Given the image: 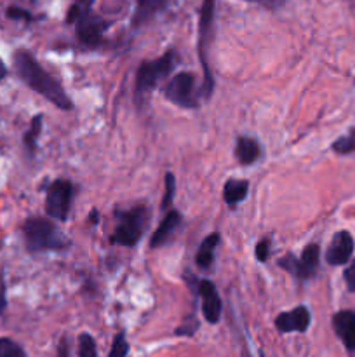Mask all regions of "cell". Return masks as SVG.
<instances>
[{"label":"cell","mask_w":355,"mask_h":357,"mask_svg":"<svg viewBox=\"0 0 355 357\" xmlns=\"http://www.w3.org/2000/svg\"><path fill=\"white\" fill-rule=\"evenodd\" d=\"M15 68L16 74L19 75V78H22L30 89L39 92V94L44 96L46 99H49V101L53 103V105H56L58 108H74V103L68 98L63 85H61L49 72L44 70L42 65H40L28 51H18V53L15 54Z\"/></svg>","instance_id":"1"},{"label":"cell","mask_w":355,"mask_h":357,"mask_svg":"<svg viewBox=\"0 0 355 357\" xmlns=\"http://www.w3.org/2000/svg\"><path fill=\"white\" fill-rule=\"evenodd\" d=\"M26 248L30 251H61L70 246V241L51 219L30 218L23 225Z\"/></svg>","instance_id":"2"},{"label":"cell","mask_w":355,"mask_h":357,"mask_svg":"<svg viewBox=\"0 0 355 357\" xmlns=\"http://www.w3.org/2000/svg\"><path fill=\"white\" fill-rule=\"evenodd\" d=\"M176 65V54L172 51L165 53L164 56L157 58V60L143 61L138 68L136 82H134V98L140 101L143 99L148 92L154 91L160 81H164L169 74L172 72Z\"/></svg>","instance_id":"3"},{"label":"cell","mask_w":355,"mask_h":357,"mask_svg":"<svg viewBox=\"0 0 355 357\" xmlns=\"http://www.w3.org/2000/svg\"><path fill=\"white\" fill-rule=\"evenodd\" d=\"M148 219H150V211L147 206H134L129 211H124L119 216V223H117L113 235L110 237V242L133 248L141 241Z\"/></svg>","instance_id":"4"},{"label":"cell","mask_w":355,"mask_h":357,"mask_svg":"<svg viewBox=\"0 0 355 357\" xmlns=\"http://www.w3.org/2000/svg\"><path fill=\"white\" fill-rule=\"evenodd\" d=\"M215 11L216 0H204L201 9V23H199V56H201L202 68H204V94L211 96L215 89V81H213L211 67H209L208 53L209 44L213 39V23H215Z\"/></svg>","instance_id":"5"},{"label":"cell","mask_w":355,"mask_h":357,"mask_svg":"<svg viewBox=\"0 0 355 357\" xmlns=\"http://www.w3.org/2000/svg\"><path fill=\"white\" fill-rule=\"evenodd\" d=\"M164 96L171 103L181 106V108H197V78H195V75L190 74V72H181V74L174 75V77L165 84Z\"/></svg>","instance_id":"6"},{"label":"cell","mask_w":355,"mask_h":357,"mask_svg":"<svg viewBox=\"0 0 355 357\" xmlns=\"http://www.w3.org/2000/svg\"><path fill=\"white\" fill-rule=\"evenodd\" d=\"M319 262H320V246L319 244H308L303 249L302 256L296 258L292 253L282 256L279 260V267L286 272L292 274L298 279L306 281L312 279L315 276V272L319 270Z\"/></svg>","instance_id":"7"},{"label":"cell","mask_w":355,"mask_h":357,"mask_svg":"<svg viewBox=\"0 0 355 357\" xmlns=\"http://www.w3.org/2000/svg\"><path fill=\"white\" fill-rule=\"evenodd\" d=\"M72 199H74V185L68 180H56L51 183L46 197V211L49 218L67 222L70 215Z\"/></svg>","instance_id":"8"},{"label":"cell","mask_w":355,"mask_h":357,"mask_svg":"<svg viewBox=\"0 0 355 357\" xmlns=\"http://www.w3.org/2000/svg\"><path fill=\"white\" fill-rule=\"evenodd\" d=\"M106 28H108V22L92 15L89 9H82L81 16L75 22V33H77L79 42L91 49L103 42V33Z\"/></svg>","instance_id":"9"},{"label":"cell","mask_w":355,"mask_h":357,"mask_svg":"<svg viewBox=\"0 0 355 357\" xmlns=\"http://www.w3.org/2000/svg\"><path fill=\"white\" fill-rule=\"evenodd\" d=\"M312 315L305 305H298L292 310L282 312L275 317V328L279 333H305L310 328Z\"/></svg>","instance_id":"10"},{"label":"cell","mask_w":355,"mask_h":357,"mask_svg":"<svg viewBox=\"0 0 355 357\" xmlns=\"http://www.w3.org/2000/svg\"><path fill=\"white\" fill-rule=\"evenodd\" d=\"M199 294L202 300V315L209 324H216L222 319L223 304L220 298L218 290H216L215 283L209 279H204L199 283Z\"/></svg>","instance_id":"11"},{"label":"cell","mask_w":355,"mask_h":357,"mask_svg":"<svg viewBox=\"0 0 355 357\" xmlns=\"http://www.w3.org/2000/svg\"><path fill=\"white\" fill-rule=\"evenodd\" d=\"M354 237H352L350 232H347V230H340V232L334 233L333 241H331L329 248H327L326 262L334 267L345 265V263L350 262L352 255H354Z\"/></svg>","instance_id":"12"},{"label":"cell","mask_w":355,"mask_h":357,"mask_svg":"<svg viewBox=\"0 0 355 357\" xmlns=\"http://www.w3.org/2000/svg\"><path fill=\"white\" fill-rule=\"evenodd\" d=\"M333 329L350 356L355 354V312L340 310L333 315Z\"/></svg>","instance_id":"13"},{"label":"cell","mask_w":355,"mask_h":357,"mask_svg":"<svg viewBox=\"0 0 355 357\" xmlns=\"http://www.w3.org/2000/svg\"><path fill=\"white\" fill-rule=\"evenodd\" d=\"M180 225H181V213L176 211V209H171V211L164 216L160 225L157 226L154 235H151L150 239L151 248H160V246H164L165 242L174 235V232L178 230V226Z\"/></svg>","instance_id":"14"},{"label":"cell","mask_w":355,"mask_h":357,"mask_svg":"<svg viewBox=\"0 0 355 357\" xmlns=\"http://www.w3.org/2000/svg\"><path fill=\"white\" fill-rule=\"evenodd\" d=\"M222 237L218 232L211 233L201 242V248H199L197 255H195V263H197L199 269L206 270L213 265V260H215V251L218 248Z\"/></svg>","instance_id":"15"},{"label":"cell","mask_w":355,"mask_h":357,"mask_svg":"<svg viewBox=\"0 0 355 357\" xmlns=\"http://www.w3.org/2000/svg\"><path fill=\"white\" fill-rule=\"evenodd\" d=\"M236 156L240 164L249 166V164L256 163V160L260 159V145H258L256 140L249 138V136H240V138L237 140Z\"/></svg>","instance_id":"16"},{"label":"cell","mask_w":355,"mask_h":357,"mask_svg":"<svg viewBox=\"0 0 355 357\" xmlns=\"http://www.w3.org/2000/svg\"><path fill=\"white\" fill-rule=\"evenodd\" d=\"M247 192H249V181L247 180H229L223 187V197H225V202L233 208L239 202H242L244 199L247 197Z\"/></svg>","instance_id":"17"},{"label":"cell","mask_w":355,"mask_h":357,"mask_svg":"<svg viewBox=\"0 0 355 357\" xmlns=\"http://www.w3.org/2000/svg\"><path fill=\"white\" fill-rule=\"evenodd\" d=\"M165 4H167V0H136L134 25H143V23H147L158 11H162Z\"/></svg>","instance_id":"18"},{"label":"cell","mask_w":355,"mask_h":357,"mask_svg":"<svg viewBox=\"0 0 355 357\" xmlns=\"http://www.w3.org/2000/svg\"><path fill=\"white\" fill-rule=\"evenodd\" d=\"M331 149L340 156H348V153L355 152V128H352L347 135L340 136L336 142L331 145Z\"/></svg>","instance_id":"19"},{"label":"cell","mask_w":355,"mask_h":357,"mask_svg":"<svg viewBox=\"0 0 355 357\" xmlns=\"http://www.w3.org/2000/svg\"><path fill=\"white\" fill-rule=\"evenodd\" d=\"M79 357H98L96 340L89 333H82L79 336Z\"/></svg>","instance_id":"20"},{"label":"cell","mask_w":355,"mask_h":357,"mask_svg":"<svg viewBox=\"0 0 355 357\" xmlns=\"http://www.w3.org/2000/svg\"><path fill=\"white\" fill-rule=\"evenodd\" d=\"M0 357H26V354L15 340L0 338Z\"/></svg>","instance_id":"21"},{"label":"cell","mask_w":355,"mask_h":357,"mask_svg":"<svg viewBox=\"0 0 355 357\" xmlns=\"http://www.w3.org/2000/svg\"><path fill=\"white\" fill-rule=\"evenodd\" d=\"M40 129H42V115H37V117H33L32 126H30L28 131L25 133V143H26V147L30 149V152H35L37 138H39V135H40Z\"/></svg>","instance_id":"22"},{"label":"cell","mask_w":355,"mask_h":357,"mask_svg":"<svg viewBox=\"0 0 355 357\" xmlns=\"http://www.w3.org/2000/svg\"><path fill=\"white\" fill-rule=\"evenodd\" d=\"M127 354H129V343H127L126 335L124 333H117L115 338H113L108 357H127Z\"/></svg>","instance_id":"23"},{"label":"cell","mask_w":355,"mask_h":357,"mask_svg":"<svg viewBox=\"0 0 355 357\" xmlns=\"http://www.w3.org/2000/svg\"><path fill=\"white\" fill-rule=\"evenodd\" d=\"M176 195V178L172 173L165 174V181H164V199H162V209H167L171 206L172 199Z\"/></svg>","instance_id":"24"},{"label":"cell","mask_w":355,"mask_h":357,"mask_svg":"<svg viewBox=\"0 0 355 357\" xmlns=\"http://www.w3.org/2000/svg\"><path fill=\"white\" fill-rule=\"evenodd\" d=\"M254 255H256L258 262L261 263L267 262L268 255H270V241H268V239H261V241L256 244V251H254Z\"/></svg>","instance_id":"25"},{"label":"cell","mask_w":355,"mask_h":357,"mask_svg":"<svg viewBox=\"0 0 355 357\" xmlns=\"http://www.w3.org/2000/svg\"><path fill=\"white\" fill-rule=\"evenodd\" d=\"M343 277H345V283H347L348 291H350V293H355V260H352L350 265L345 269Z\"/></svg>","instance_id":"26"},{"label":"cell","mask_w":355,"mask_h":357,"mask_svg":"<svg viewBox=\"0 0 355 357\" xmlns=\"http://www.w3.org/2000/svg\"><path fill=\"white\" fill-rule=\"evenodd\" d=\"M8 16L13 19H25V22H30L32 19V15L25 9H19V8H9L8 9Z\"/></svg>","instance_id":"27"},{"label":"cell","mask_w":355,"mask_h":357,"mask_svg":"<svg viewBox=\"0 0 355 357\" xmlns=\"http://www.w3.org/2000/svg\"><path fill=\"white\" fill-rule=\"evenodd\" d=\"M58 357H70V342H68L67 336H63L58 345Z\"/></svg>","instance_id":"28"},{"label":"cell","mask_w":355,"mask_h":357,"mask_svg":"<svg viewBox=\"0 0 355 357\" xmlns=\"http://www.w3.org/2000/svg\"><path fill=\"white\" fill-rule=\"evenodd\" d=\"M8 77V67H6V63L2 60H0V81H2V78H6Z\"/></svg>","instance_id":"29"},{"label":"cell","mask_w":355,"mask_h":357,"mask_svg":"<svg viewBox=\"0 0 355 357\" xmlns=\"http://www.w3.org/2000/svg\"><path fill=\"white\" fill-rule=\"evenodd\" d=\"M77 4L79 6H88V4H91V0H77Z\"/></svg>","instance_id":"30"},{"label":"cell","mask_w":355,"mask_h":357,"mask_svg":"<svg viewBox=\"0 0 355 357\" xmlns=\"http://www.w3.org/2000/svg\"><path fill=\"white\" fill-rule=\"evenodd\" d=\"M247 2H268V0H247Z\"/></svg>","instance_id":"31"}]
</instances>
